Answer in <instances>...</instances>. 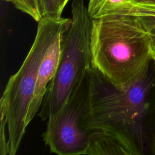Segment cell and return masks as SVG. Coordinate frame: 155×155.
Instances as JSON below:
<instances>
[{"label": "cell", "instance_id": "obj_6", "mask_svg": "<svg viewBox=\"0 0 155 155\" xmlns=\"http://www.w3.org/2000/svg\"><path fill=\"white\" fill-rule=\"evenodd\" d=\"M68 26L61 30L55 36L39 64L35 92L27 119V125L40 110L48 85L56 73L61 55L62 36Z\"/></svg>", "mask_w": 155, "mask_h": 155}, {"label": "cell", "instance_id": "obj_4", "mask_svg": "<svg viewBox=\"0 0 155 155\" xmlns=\"http://www.w3.org/2000/svg\"><path fill=\"white\" fill-rule=\"evenodd\" d=\"M92 19L84 0H73L71 22L62 39L56 73L49 82L38 116L45 121L54 117L92 67L90 34Z\"/></svg>", "mask_w": 155, "mask_h": 155}, {"label": "cell", "instance_id": "obj_3", "mask_svg": "<svg viewBox=\"0 0 155 155\" xmlns=\"http://www.w3.org/2000/svg\"><path fill=\"white\" fill-rule=\"evenodd\" d=\"M71 19L43 18L38 22L34 42L18 71L12 75L0 100V154L15 155L28 125L27 119L35 92L39 64L55 36Z\"/></svg>", "mask_w": 155, "mask_h": 155}, {"label": "cell", "instance_id": "obj_10", "mask_svg": "<svg viewBox=\"0 0 155 155\" xmlns=\"http://www.w3.org/2000/svg\"><path fill=\"white\" fill-rule=\"evenodd\" d=\"M10 1L15 7L39 22L42 16L41 12L39 0H5Z\"/></svg>", "mask_w": 155, "mask_h": 155}, {"label": "cell", "instance_id": "obj_11", "mask_svg": "<svg viewBox=\"0 0 155 155\" xmlns=\"http://www.w3.org/2000/svg\"><path fill=\"white\" fill-rule=\"evenodd\" d=\"M134 5H155V0H130Z\"/></svg>", "mask_w": 155, "mask_h": 155}, {"label": "cell", "instance_id": "obj_5", "mask_svg": "<svg viewBox=\"0 0 155 155\" xmlns=\"http://www.w3.org/2000/svg\"><path fill=\"white\" fill-rule=\"evenodd\" d=\"M91 68L60 111L48 119L42 137L51 153L59 155L85 154L90 134L93 130H89L87 127L90 111Z\"/></svg>", "mask_w": 155, "mask_h": 155}, {"label": "cell", "instance_id": "obj_2", "mask_svg": "<svg viewBox=\"0 0 155 155\" xmlns=\"http://www.w3.org/2000/svg\"><path fill=\"white\" fill-rule=\"evenodd\" d=\"M90 45L92 67L120 88L136 80L155 60L149 34L132 15L92 19Z\"/></svg>", "mask_w": 155, "mask_h": 155}, {"label": "cell", "instance_id": "obj_7", "mask_svg": "<svg viewBox=\"0 0 155 155\" xmlns=\"http://www.w3.org/2000/svg\"><path fill=\"white\" fill-rule=\"evenodd\" d=\"M85 154L129 155V153L114 136L102 130L95 129L90 134Z\"/></svg>", "mask_w": 155, "mask_h": 155}, {"label": "cell", "instance_id": "obj_9", "mask_svg": "<svg viewBox=\"0 0 155 155\" xmlns=\"http://www.w3.org/2000/svg\"><path fill=\"white\" fill-rule=\"evenodd\" d=\"M70 0H39L43 18H60Z\"/></svg>", "mask_w": 155, "mask_h": 155}, {"label": "cell", "instance_id": "obj_1", "mask_svg": "<svg viewBox=\"0 0 155 155\" xmlns=\"http://www.w3.org/2000/svg\"><path fill=\"white\" fill-rule=\"evenodd\" d=\"M87 128L111 134L129 155H142L147 146V119L155 91V60L128 85L119 87L91 68Z\"/></svg>", "mask_w": 155, "mask_h": 155}, {"label": "cell", "instance_id": "obj_8", "mask_svg": "<svg viewBox=\"0 0 155 155\" xmlns=\"http://www.w3.org/2000/svg\"><path fill=\"white\" fill-rule=\"evenodd\" d=\"M132 4L130 0H89L87 10L93 19L113 15H123Z\"/></svg>", "mask_w": 155, "mask_h": 155}]
</instances>
